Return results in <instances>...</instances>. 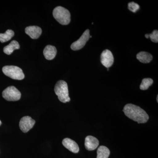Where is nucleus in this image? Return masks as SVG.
Masks as SVG:
<instances>
[{
    "mask_svg": "<svg viewBox=\"0 0 158 158\" xmlns=\"http://www.w3.org/2000/svg\"><path fill=\"white\" fill-rule=\"evenodd\" d=\"M123 111L128 118L138 123H146L149 119L148 114L144 110L132 104L125 105Z\"/></svg>",
    "mask_w": 158,
    "mask_h": 158,
    "instance_id": "f257e3e1",
    "label": "nucleus"
},
{
    "mask_svg": "<svg viewBox=\"0 0 158 158\" xmlns=\"http://www.w3.org/2000/svg\"><path fill=\"white\" fill-rule=\"evenodd\" d=\"M55 93L58 97L60 102L66 103L70 101L69 95L68 85L64 81H59L57 82L55 87Z\"/></svg>",
    "mask_w": 158,
    "mask_h": 158,
    "instance_id": "f03ea898",
    "label": "nucleus"
},
{
    "mask_svg": "<svg viewBox=\"0 0 158 158\" xmlns=\"http://www.w3.org/2000/svg\"><path fill=\"white\" fill-rule=\"evenodd\" d=\"M53 15L57 21L63 25H67L70 22V13L69 10L61 6L54 9Z\"/></svg>",
    "mask_w": 158,
    "mask_h": 158,
    "instance_id": "7ed1b4c3",
    "label": "nucleus"
},
{
    "mask_svg": "<svg viewBox=\"0 0 158 158\" xmlns=\"http://www.w3.org/2000/svg\"><path fill=\"white\" fill-rule=\"evenodd\" d=\"M3 73L13 80H22L24 78V74L22 69L14 65H6L2 68Z\"/></svg>",
    "mask_w": 158,
    "mask_h": 158,
    "instance_id": "20e7f679",
    "label": "nucleus"
},
{
    "mask_svg": "<svg viewBox=\"0 0 158 158\" xmlns=\"http://www.w3.org/2000/svg\"><path fill=\"white\" fill-rule=\"evenodd\" d=\"M3 98L8 101H17L21 97V94L14 86H9L2 92Z\"/></svg>",
    "mask_w": 158,
    "mask_h": 158,
    "instance_id": "39448f33",
    "label": "nucleus"
},
{
    "mask_svg": "<svg viewBox=\"0 0 158 158\" xmlns=\"http://www.w3.org/2000/svg\"><path fill=\"white\" fill-rule=\"evenodd\" d=\"M90 31L86 30L81 37L71 45V48L73 51H77L84 48L86 43L90 38Z\"/></svg>",
    "mask_w": 158,
    "mask_h": 158,
    "instance_id": "423d86ee",
    "label": "nucleus"
},
{
    "mask_svg": "<svg viewBox=\"0 0 158 158\" xmlns=\"http://www.w3.org/2000/svg\"><path fill=\"white\" fill-rule=\"evenodd\" d=\"M35 121L29 116H24L20 119V129L24 133H27L34 126Z\"/></svg>",
    "mask_w": 158,
    "mask_h": 158,
    "instance_id": "0eeeda50",
    "label": "nucleus"
},
{
    "mask_svg": "<svg viewBox=\"0 0 158 158\" xmlns=\"http://www.w3.org/2000/svg\"><path fill=\"white\" fill-rule=\"evenodd\" d=\"M101 62L107 68L112 66L114 62V57L111 51L107 49L103 51L101 56Z\"/></svg>",
    "mask_w": 158,
    "mask_h": 158,
    "instance_id": "6e6552de",
    "label": "nucleus"
},
{
    "mask_svg": "<svg viewBox=\"0 0 158 158\" xmlns=\"http://www.w3.org/2000/svg\"><path fill=\"white\" fill-rule=\"evenodd\" d=\"M99 141L96 138L92 136H88L85 140V147L88 151H93L96 149L99 145Z\"/></svg>",
    "mask_w": 158,
    "mask_h": 158,
    "instance_id": "1a4fd4ad",
    "label": "nucleus"
},
{
    "mask_svg": "<svg viewBox=\"0 0 158 158\" xmlns=\"http://www.w3.org/2000/svg\"><path fill=\"white\" fill-rule=\"evenodd\" d=\"M25 33L32 39H37L41 35L42 30L37 26H29L26 28Z\"/></svg>",
    "mask_w": 158,
    "mask_h": 158,
    "instance_id": "9d476101",
    "label": "nucleus"
},
{
    "mask_svg": "<svg viewBox=\"0 0 158 158\" xmlns=\"http://www.w3.org/2000/svg\"><path fill=\"white\" fill-rule=\"evenodd\" d=\"M62 144L65 148L68 149L74 153H77L79 152V147L75 141L70 138H65L63 139L62 142Z\"/></svg>",
    "mask_w": 158,
    "mask_h": 158,
    "instance_id": "9b49d317",
    "label": "nucleus"
},
{
    "mask_svg": "<svg viewBox=\"0 0 158 158\" xmlns=\"http://www.w3.org/2000/svg\"><path fill=\"white\" fill-rule=\"evenodd\" d=\"M43 54L46 59L48 60H52L56 55V48L53 46L47 45L44 50Z\"/></svg>",
    "mask_w": 158,
    "mask_h": 158,
    "instance_id": "f8f14e48",
    "label": "nucleus"
},
{
    "mask_svg": "<svg viewBox=\"0 0 158 158\" xmlns=\"http://www.w3.org/2000/svg\"><path fill=\"white\" fill-rule=\"evenodd\" d=\"M136 57L140 62L143 63H149L153 59L151 54L145 52H140L137 54Z\"/></svg>",
    "mask_w": 158,
    "mask_h": 158,
    "instance_id": "ddd939ff",
    "label": "nucleus"
},
{
    "mask_svg": "<svg viewBox=\"0 0 158 158\" xmlns=\"http://www.w3.org/2000/svg\"><path fill=\"white\" fill-rule=\"evenodd\" d=\"M20 45L19 43L16 40H12L9 45L5 47L3 51L5 54L8 55H11L13 51L16 49H19Z\"/></svg>",
    "mask_w": 158,
    "mask_h": 158,
    "instance_id": "4468645a",
    "label": "nucleus"
},
{
    "mask_svg": "<svg viewBox=\"0 0 158 158\" xmlns=\"http://www.w3.org/2000/svg\"><path fill=\"white\" fill-rule=\"evenodd\" d=\"M110 152L107 147L101 146L97 150V158H108L110 155Z\"/></svg>",
    "mask_w": 158,
    "mask_h": 158,
    "instance_id": "2eb2a0df",
    "label": "nucleus"
},
{
    "mask_svg": "<svg viewBox=\"0 0 158 158\" xmlns=\"http://www.w3.org/2000/svg\"><path fill=\"white\" fill-rule=\"evenodd\" d=\"M14 31L8 30L4 34H0V42L5 43L9 41L14 36Z\"/></svg>",
    "mask_w": 158,
    "mask_h": 158,
    "instance_id": "dca6fc26",
    "label": "nucleus"
},
{
    "mask_svg": "<svg viewBox=\"0 0 158 158\" xmlns=\"http://www.w3.org/2000/svg\"><path fill=\"white\" fill-rule=\"evenodd\" d=\"M153 83V81L151 78H144L142 80L140 86V89L141 90H146L149 88Z\"/></svg>",
    "mask_w": 158,
    "mask_h": 158,
    "instance_id": "f3484780",
    "label": "nucleus"
},
{
    "mask_svg": "<svg viewBox=\"0 0 158 158\" xmlns=\"http://www.w3.org/2000/svg\"><path fill=\"white\" fill-rule=\"evenodd\" d=\"M128 8L130 11L135 13L140 9V6L137 3L134 2H131L128 3Z\"/></svg>",
    "mask_w": 158,
    "mask_h": 158,
    "instance_id": "a211bd4d",
    "label": "nucleus"
},
{
    "mask_svg": "<svg viewBox=\"0 0 158 158\" xmlns=\"http://www.w3.org/2000/svg\"><path fill=\"white\" fill-rule=\"evenodd\" d=\"M149 37L153 42L158 43V31L157 30H155L153 31L152 34H149Z\"/></svg>",
    "mask_w": 158,
    "mask_h": 158,
    "instance_id": "6ab92c4d",
    "label": "nucleus"
},
{
    "mask_svg": "<svg viewBox=\"0 0 158 158\" xmlns=\"http://www.w3.org/2000/svg\"><path fill=\"white\" fill-rule=\"evenodd\" d=\"M145 37H146V38H149V34H146L145 35Z\"/></svg>",
    "mask_w": 158,
    "mask_h": 158,
    "instance_id": "aec40b11",
    "label": "nucleus"
},
{
    "mask_svg": "<svg viewBox=\"0 0 158 158\" xmlns=\"http://www.w3.org/2000/svg\"><path fill=\"white\" fill-rule=\"evenodd\" d=\"M157 102H158V95H157Z\"/></svg>",
    "mask_w": 158,
    "mask_h": 158,
    "instance_id": "412c9836",
    "label": "nucleus"
},
{
    "mask_svg": "<svg viewBox=\"0 0 158 158\" xmlns=\"http://www.w3.org/2000/svg\"><path fill=\"white\" fill-rule=\"evenodd\" d=\"M2 124V122H1V120H0V126Z\"/></svg>",
    "mask_w": 158,
    "mask_h": 158,
    "instance_id": "4be33fe9",
    "label": "nucleus"
},
{
    "mask_svg": "<svg viewBox=\"0 0 158 158\" xmlns=\"http://www.w3.org/2000/svg\"><path fill=\"white\" fill-rule=\"evenodd\" d=\"M107 70H108V71H109V68H107Z\"/></svg>",
    "mask_w": 158,
    "mask_h": 158,
    "instance_id": "5701e85b",
    "label": "nucleus"
}]
</instances>
